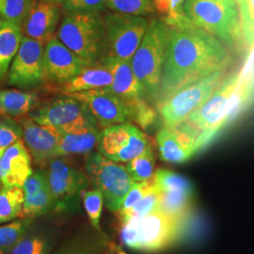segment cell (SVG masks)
I'll return each instance as SVG.
<instances>
[{
	"label": "cell",
	"mask_w": 254,
	"mask_h": 254,
	"mask_svg": "<svg viewBox=\"0 0 254 254\" xmlns=\"http://www.w3.org/2000/svg\"><path fill=\"white\" fill-rule=\"evenodd\" d=\"M106 6L114 12L143 17L155 13L154 0H107Z\"/></svg>",
	"instance_id": "33"
},
{
	"label": "cell",
	"mask_w": 254,
	"mask_h": 254,
	"mask_svg": "<svg viewBox=\"0 0 254 254\" xmlns=\"http://www.w3.org/2000/svg\"><path fill=\"white\" fill-rule=\"evenodd\" d=\"M153 181L157 191L195 192L193 184L188 178L168 170L156 171Z\"/></svg>",
	"instance_id": "32"
},
{
	"label": "cell",
	"mask_w": 254,
	"mask_h": 254,
	"mask_svg": "<svg viewBox=\"0 0 254 254\" xmlns=\"http://www.w3.org/2000/svg\"><path fill=\"white\" fill-rule=\"evenodd\" d=\"M126 168L134 182L151 180L155 173V159L152 147L128 161Z\"/></svg>",
	"instance_id": "29"
},
{
	"label": "cell",
	"mask_w": 254,
	"mask_h": 254,
	"mask_svg": "<svg viewBox=\"0 0 254 254\" xmlns=\"http://www.w3.org/2000/svg\"><path fill=\"white\" fill-rule=\"evenodd\" d=\"M96 146L101 154L118 163H127L152 147L148 136L131 123L105 128Z\"/></svg>",
	"instance_id": "10"
},
{
	"label": "cell",
	"mask_w": 254,
	"mask_h": 254,
	"mask_svg": "<svg viewBox=\"0 0 254 254\" xmlns=\"http://www.w3.org/2000/svg\"><path fill=\"white\" fill-rule=\"evenodd\" d=\"M44 60L46 80L58 85L70 81L88 66L85 61L64 46L57 37L45 46Z\"/></svg>",
	"instance_id": "16"
},
{
	"label": "cell",
	"mask_w": 254,
	"mask_h": 254,
	"mask_svg": "<svg viewBox=\"0 0 254 254\" xmlns=\"http://www.w3.org/2000/svg\"><path fill=\"white\" fill-rule=\"evenodd\" d=\"M32 173L30 153L24 141L19 139L3 153L0 181L3 186L23 188L24 183Z\"/></svg>",
	"instance_id": "21"
},
{
	"label": "cell",
	"mask_w": 254,
	"mask_h": 254,
	"mask_svg": "<svg viewBox=\"0 0 254 254\" xmlns=\"http://www.w3.org/2000/svg\"><path fill=\"white\" fill-rule=\"evenodd\" d=\"M247 96L241 74L231 73L224 77L205 103L191 113L186 121L201 132L198 149L207 143L218 129L224 126L233 112L245 102Z\"/></svg>",
	"instance_id": "3"
},
{
	"label": "cell",
	"mask_w": 254,
	"mask_h": 254,
	"mask_svg": "<svg viewBox=\"0 0 254 254\" xmlns=\"http://www.w3.org/2000/svg\"><path fill=\"white\" fill-rule=\"evenodd\" d=\"M2 22H3V20H2V18L0 17V26H1V24H2Z\"/></svg>",
	"instance_id": "47"
},
{
	"label": "cell",
	"mask_w": 254,
	"mask_h": 254,
	"mask_svg": "<svg viewBox=\"0 0 254 254\" xmlns=\"http://www.w3.org/2000/svg\"><path fill=\"white\" fill-rule=\"evenodd\" d=\"M183 11L191 23L215 37L232 54L246 46L236 0H185Z\"/></svg>",
	"instance_id": "2"
},
{
	"label": "cell",
	"mask_w": 254,
	"mask_h": 254,
	"mask_svg": "<svg viewBox=\"0 0 254 254\" xmlns=\"http://www.w3.org/2000/svg\"><path fill=\"white\" fill-rule=\"evenodd\" d=\"M23 39L21 27L3 21L0 26V79L8 72L9 64L18 51Z\"/></svg>",
	"instance_id": "26"
},
{
	"label": "cell",
	"mask_w": 254,
	"mask_h": 254,
	"mask_svg": "<svg viewBox=\"0 0 254 254\" xmlns=\"http://www.w3.org/2000/svg\"><path fill=\"white\" fill-rule=\"evenodd\" d=\"M169 26L161 19L149 22L140 45L131 60L136 79L145 91L147 101L155 104L162 77Z\"/></svg>",
	"instance_id": "6"
},
{
	"label": "cell",
	"mask_w": 254,
	"mask_h": 254,
	"mask_svg": "<svg viewBox=\"0 0 254 254\" xmlns=\"http://www.w3.org/2000/svg\"><path fill=\"white\" fill-rule=\"evenodd\" d=\"M23 128L24 141L27 150L38 163L49 162L58 157V147L61 139L59 130L54 127L42 126L31 118L20 121Z\"/></svg>",
	"instance_id": "17"
},
{
	"label": "cell",
	"mask_w": 254,
	"mask_h": 254,
	"mask_svg": "<svg viewBox=\"0 0 254 254\" xmlns=\"http://www.w3.org/2000/svg\"><path fill=\"white\" fill-rule=\"evenodd\" d=\"M44 1L54 3V4H57V5H61V4H64L66 0H44Z\"/></svg>",
	"instance_id": "45"
},
{
	"label": "cell",
	"mask_w": 254,
	"mask_h": 254,
	"mask_svg": "<svg viewBox=\"0 0 254 254\" xmlns=\"http://www.w3.org/2000/svg\"><path fill=\"white\" fill-rule=\"evenodd\" d=\"M93 117L88 109L69 95H63L49 101L42 108L29 114L35 123L62 130Z\"/></svg>",
	"instance_id": "15"
},
{
	"label": "cell",
	"mask_w": 254,
	"mask_h": 254,
	"mask_svg": "<svg viewBox=\"0 0 254 254\" xmlns=\"http://www.w3.org/2000/svg\"><path fill=\"white\" fill-rule=\"evenodd\" d=\"M98 65L107 68L111 73L112 83L108 88L122 100L127 104L147 100L145 91L133 72L131 62L106 57Z\"/></svg>",
	"instance_id": "20"
},
{
	"label": "cell",
	"mask_w": 254,
	"mask_h": 254,
	"mask_svg": "<svg viewBox=\"0 0 254 254\" xmlns=\"http://www.w3.org/2000/svg\"><path fill=\"white\" fill-rule=\"evenodd\" d=\"M44 54L45 45L23 37L9 69V85L23 90L43 85L46 81Z\"/></svg>",
	"instance_id": "12"
},
{
	"label": "cell",
	"mask_w": 254,
	"mask_h": 254,
	"mask_svg": "<svg viewBox=\"0 0 254 254\" xmlns=\"http://www.w3.org/2000/svg\"><path fill=\"white\" fill-rule=\"evenodd\" d=\"M85 167L91 183L102 193L107 208L111 212H119L125 197L135 183L127 168L99 152L88 154Z\"/></svg>",
	"instance_id": "7"
},
{
	"label": "cell",
	"mask_w": 254,
	"mask_h": 254,
	"mask_svg": "<svg viewBox=\"0 0 254 254\" xmlns=\"http://www.w3.org/2000/svg\"><path fill=\"white\" fill-rule=\"evenodd\" d=\"M112 83L109 70L101 65L87 66L70 81L60 84L58 90L63 95L108 88Z\"/></svg>",
	"instance_id": "22"
},
{
	"label": "cell",
	"mask_w": 254,
	"mask_h": 254,
	"mask_svg": "<svg viewBox=\"0 0 254 254\" xmlns=\"http://www.w3.org/2000/svg\"><path fill=\"white\" fill-rule=\"evenodd\" d=\"M110 248L112 249L113 254H127L120 247H117V246L114 245V244L110 243Z\"/></svg>",
	"instance_id": "44"
},
{
	"label": "cell",
	"mask_w": 254,
	"mask_h": 254,
	"mask_svg": "<svg viewBox=\"0 0 254 254\" xmlns=\"http://www.w3.org/2000/svg\"><path fill=\"white\" fill-rule=\"evenodd\" d=\"M36 93L17 90L0 91V115L4 117H22L39 105Z\"/></svg>",
	"instance_id": "24"
},
{
	"label": "cell",
	"mask_w": 254,
	"mask_h": 254,
	"mask_svg": "<svg viewBox=\"0 0 254 254\" xmlns=\"http://www.w3.org/2000/svg\"><path fill=\"white\" fill-rule=\"evenodd\" d=\"M59 132L61 139L58 147V157L91 154L97 145L101 133L94 117L59 130Z\"/></svg>",
	"instance_id": "19"
},
{
	"label": "cell",
	"mask_w": 254,
	"mask_h": 254,
	"mask_svg": "<svg viewBox=\"0 0 254 254\" xmlns=\"http://www.w3.org/2000/svg\"><path fill=\"white\" fill-rule=\"evenodd\" d=\"M106 2L107 0H66L64 3V9L65 11H100L106 6Z\"/></svg>",
	"instance_id": "42"
},
{
	"label": "cell",
	"mask_w": 254,
	"mask_h": 254,
	"mask_svg": "<svg viewBox=\"0 0 254 254\" xmlns=\"http://www.w3.org/2000/svg\"><path fill=\"white\" fill-rule=\"evenodd\" d=\"M24 198L22 188L3 186L0 189V223L13 220L22 215Z\"/></svg>",
	"instance_id": "28"
},
{
	"label": "cell",
	"mask_w": 254,
	"mask_h": 254,
	"mask_svg": "<svg viewBox=\"0 0 254 254\" xmlns=\"http://www.w3.org/2000/svg\"><path fill=\"white\" fill-rule=\"evenodd\" d=\"M104 21L106 57L131 62L145 35L149 21L143 16L120 12L108 13Z\"/></svg>",
	"instance_id": "8"
},
{
	"label": "cell",
	"mask_w": 254,
	"mask_h": 254,
	"mask_svg": "<svg viewBox=\"0 0 254 254\" xmlns=\"http://www.w3.org/2000/svg\"><path fill=\"white\" fill-rule=\"evenodd\" d=\"M233 55L214 36L187 18L169 27L157 107L177 91L227 70Z\"/></svg>",
	"instance_id": "1"
},
{
	"label": "cell",
	"mask_w": 254,
	"mask_h": 254,
	"mask_svg": "<svg viewBox=\"0 0 254 254\" xmlns=\"http://www.w3.org/2000/svg\"><path fill=\"white\" fill-rule=\"evenodd\" d=\"M154 189L153 178L145 182H135L125 197L119 213L126 212L128 209L131 208L138 200H141L148 192L153 190Z\"/></svg>",
	"instance_id": "41"
},
{
	"label": "cell",
	"mask_w": 254,
	"mask_h": 254,
	"mask_svg": "<svg viewBox=\"0 0 254 254\" xmlns=\"http://www.w3.org/2000/svg\"><path fill=\"white\" fill-rule=\"evenodd\" d=\"M45 173L55 211L65 212L76 208L79 195L81 196L87 186L86 175L62 157L51 159Z\"/></svg>",
	"instance_id": "11"
},
{
	"label": "cell",
	"mask_w": 254,
	"mask_h": 254,
	"mask_svg": "<svg viewBox=\"0 0 254 254\" xmlns=\"http://www.w3.org/2000/svg\"><path fill=\"white\" fill-rule=\"evenodd\" d=\"M23 136V128L9 117L0 119V149L6 150Z\"/></svg>",
	"instance_id": "40"
},
{
	"label": "cell",
	"mask_w": 254,
	"mask_h": 254,
	"mask_svg": "<svg viewBox=\"0 0 254 254\" xmlns=\"http://www.w3.org/2000/svg\"><path fill=\"white\" fill-rule=\"evenodd\" d=\"M58 39L88 66L98 65L106 57L105 21L100 11H66Z\"/></svg>",
	"instance_id": "4"
},
{
	"label": "cell",
	"mask_w": 254,
	"mask_h": 254,
	"mask_svg": "<svg viewBox=\"0 0 254 254\" xmlns=\"http://www.w3.org/2000/svg\"><path fill=\"white\" fill-rule=\"evenodd\" d=\"M55 243L54 236L48 232L34 231L30 227L7 254H49Z\"/></svg>",
	"instance_id": "27"
},
{
	"label": "cell",
	"mask_w": 254,
	"mask_h": 254,
	"mask_svg": "<svg viewBox=\"0 0 254 254\" xmlns=\"http://www.w3.org/2000/svg\"><path fill=\"white\" fill-rule=\"evenodd\" d=\"M4 151H5V150L0 149V176H1V159H2V155H3ZM0 185H1V181H0Z\"/></svg>",
	"instance_id": "46"
},
{
	"label": "cell",
	"mask_w": 254,
	"mask_h": 254,
	"mask_svg": "<svg viewBox=\"0 0 254 254\" xmlns=\"http://www.w3.org/2000/svg\"><path fill=\"white\" fill-rule=\"evenodd\" d=\"M184 220H176L156 209L142 218L122 222L121 241L130 250L158 253L171 247L179 238Z\"/></svg>",
	"instance_id": "5"
},
{
	"label": "cell",
	"mask_w": 254,
	"mask_h": 254,
	"mask_svg": "<svg viewBox=\"0 0 254 254\" xmlns=\"http://www.w3.org/2000/svg\"><path fill=\"white\" fill-rule=\"evenodd\" d=\"M131 111V122L136 123L142 129H147L154 123L156 113L149 105V102L144 99L132 102L128 104Z\"/></svg>",
	"instance_id": "39"
},
{
	"label": "cell",
	"mask_w": 254,
	"mask_h": 254,
	"mask_svg": "<svg viewBox=\"0 0 254 254\" xmlns=\"http://www.w3.org/2000/svg\"><path fill=\"white\" fill-rule=\"evenodd\" d=\"M185 0H154L155 12L169 27L178 25L187 17L183 11Z\"/></svg>",
	"instance_id": "36"
},
{
	"label": "cell",
	"mask_w": 254,
	"mask_h": 254,
	"mask_svg": "<svg viewBox=\"0 0 254 254\" xmlns=\"http://www.w3.org/2000/svg\"><path fill=\"white\" fill-rule=\"evenodd\" d=\"M195 192L158 191L157 209L170 218L185 220L194 205Z\"/></svg>",
	"instance_id": "25"
},
{
	"label": "cell",
	"mask_w": 254,
	"mask_h": 254,
	"mask_svg": "<svg viewBox=\"0 0 254 254\" xmlns=\"http://www.w3.org/2000/svg\"><path fill=\"white\" fill-rule=\"evenodd\" d=\"M53 204L49 186H46L33 194L25 196L22 215L30 218L38 217L53 209Z\"/></svg>",
	"instance_id": "30"
},
{
	"label": "cell",
	"mask_w": 254,
	"mask_h": 254,
	"mask_svg": "<svg viewBox=\"0 0 254 254\" xmlns=\"http://www.w3.org/2000/svg\"><path fill=\"white\" fill-rule=\"evenodd\" d=\"M246 48L254 46V0H236Z\"/></svg>",
	"instance_id": "35"
},
{
	"label": "cell",
	"mask_w": 254,
	"mask_h": 254,
	"mask_svg": "<svg viewBox=\"0 0 254 254\" xmlns=\"http://www.w3.org/2000/svg\"><path fill=\"white\" fill-rule=\"evenodd\" d=\"M246 89H247V91H248V93H249V95L250 94H252L253 92H254V71L252 72V76H251V78H250V80L248 81V84H246L245 85Z\"/></svg>",
	"instance_id": "43"
},
{
	"label": "cell",
	"mask_w": 254,
	"mask_h": 254,
	"mask_svg": "<svg viewBox=\"0 0 254 254\" xmlns=\"http://www.w3.org/2000/svg\"><path fill=\"white\" fill-rule=\"evenodd\" d=\"M227 70L216 72L206 78L177 91L156 108L164 125L173 127L185 122L193 111L205 103L226 76Z\"/></svg>",
	"instance_id": "9"
},
{
	"label": "cell",
	"mask_w": 254,
	"mask_h": 254,
	"mask_svg": "<svg viewBox=\"0 0 254 254\" xmlns=\"http://www.w3.org/2000/svg\"><path fill=\"white\" fill-rule=\"evenodd\" d=\"M60 18L61 9L59 5L44 0H34L21 26L22 33L46 46L54 38Z\"/></svg>",
	"instance_id": "18"
},
{
	"label": "cell",
	"mask_w": 254,
	"mask_h": 254,
	"mask_svg": "<svg viewBox=\"0 0 254 254\" xmlns=\"http://www.w3.org/2000/svg\"><path fill=\"white\" fill-rule=\"evenodd\" d=\"M32 219L25 218L0 226V254H7L31 227Z\"/></svg>",
	"instance_id": "31"
},
{
	"label": "cell",
	"mask_w": 254,
	"mask_h": 254,
	"mask_svg": "<svg viewBox=\"0 0 254 254\" xmlns=\"http://www.w3.org/2000/svg\"><path fill=\"white\" fill-rule=\"evenodd\" d=\"M34 0H0V17L22 26Z\"/></svg>",
	"instance_id": "34"
},
{
	"label": "cell",
	"mask_w": 254,
	"mask_h": 254,
	"mask_svg": "<svg viewBox=\"0 0 254 254\" xmlns=\"http://www.w3.org/2000/svg\"><path fill=\"white\" fill-rule=\"evenodd\" d=\"M201 132L187 121L163 128L156 135L160 158L169 163L179 164L189 160L198 149Z\"/></svg>",
	"instance_id": "14"
},
{
	"label": "cell",
	"mask_w": 254,
	"mask_h": 254,
	"mask_svg": "<svg viewBox=\"0 0 254 254\" xmlns=\"http://www.w3.org/2000/svg\"><path fill=\"white\" fill-rule=\"evenodd\" d=\"M158 206V191L154 187L153 190L148 192L145 196L138 200L135 205H133L126 212L119 213L120 219L122 222L130 218H142L155 211Z\"/></svg>",
	"instance_id": "38"
},
{
	"label": "cell",
	"mask_w": 254,
	"mask_h": 254,
	"mask_svg": "<svg viewBox=\"0 0 254 254\" xmlns=\"http://www.w3.org/2000/svg\"><path fill=\"white\" fill-rule=\"evenodd\" d=\"M109 248L108 237L92 228L66 241L53 254H104Z\"/></svg>",
	"instance_id": "23"
},
{
	"label": "cell",
	"mask_w": 254,
	"mask_h": 254,
	"mask_svg": "<svg viewBox=\"0 0 254 254\" xmlns=\"http://www.w3.org/2000/svg\"><path fill=\"white\" fill-rule=\"evenodd\" d=\"M91 112L101 128L131 122V111L128 104L122 100L109 88L69 94Z\"/></svg>",
	"instance_id": "13"
},
{
	"label": "cell",
	"mask_w": 254,
	"mask_h": 254,
	"mask_svg": "<svg viewBox=\"0 0 254 254\" xmlns=\"http://www.w3.org/2000/svg\"><path fill=\"white\" fill-rule=\"evenodd\" d=\"M81 198L84 208L91 221V226L94 230L102 232L100 218L104 205V198L102 193L96 189L92 190H83L81 192Z\"/></svg>",
	"instance_id": "37"
}]
</instances>
